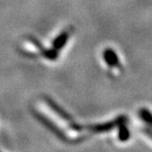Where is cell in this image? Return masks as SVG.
I'll list each match as a JSON object with an SVG mask.
<instances>
[{
	"label": "cell",
	"mask_w": 152,
	"mask_h": 152,
	"mask_svg": "<svg viewBox=\"0 0 152 152\" xmlns=\"http://www.w3.org/2000/svg\"><path fill=\"white\" fill-rule=\"evenodd\" d=\"M37 115L48 129L65 141H81L86 137L88 132H91L89 127L77 124L66 112L50 99L39 103Z\"/></svg>",
	"instance_id": "cell-1"
},
{
	"label": "cell",
	"mask_w": 152,
	"mask_h": 152,
	"mask_svg": "<svg viewBox=\"0 0 152 152\" xmlns=\"http://www.w3.org/2000/svg\"><path fill=\"white\" fill-rule=\"evenodd\" d=\"M104 59H105V61L108 63V65L113 69V72L115 71V69H118V71L121 69L120 60H118V58L117 53H115L113 50H111V48H107V50H105Z\"/></svg>",
	"instance_id": "cell-3"
},
{
	"label": "cell",
	"mask_w": 152,
	"mask_h": 152,
	"mask_svg": "<svg viewBox=\"0 0 152 152\" xmlns=\"http://www.w3.org/2000/svg\"><path fill=\"white\" fill-rule=\"evenodd\" d=\"M69 37H70V32L69 31H64V32H62L59 36H57V37L56 38V39L53 41V50L59 51L63 47H64L66 42H67Z\"/></svg>",
	"instance_id": "cell-4"
},
{
	"label": "cell",
	"mask_w": 152,
	"mask_h": 152,
	"mask_svg": "<svg viewBox=\"0 0 152 152\" xmlns=\"http://www.w3.org/2000/svg\"><path fill=\"white\" fill-rule=\"evenodd\" d=\"M129 137V132L124 126V123H121L120 124V130H118V138L121 141H126Z\"/></svg>",
	"instance_id": "cell-5"
},
{
	"label": "cell",
	"mask_w": 152,
	"mask_h": 152,
	"mask_svg": "<svg viewBox=\"0 0 152 152\" xmlns=\"http://www.w3.org/2000/svg\"><path fill=\"white\" fill-rule=\"evenodd\" d=\"M140 117L143 118L145 121H147L148 124L152 126V115L150 114V112L146 110V109H142L140 111Z\"/></svg>",
	"instance_id": "cell-6"
},
{
	"label": "cell",
	"mask_w": 152,
	"mask_h": 152,
	"mask_svg": "<svg viewBox=\"0 0 152 152\" xmlns=\"http://www.w3.org/2000/svg\"><path fill=\"white\" fill-rule=\"evenodd\" d=\"M21 51L25 56H44L45 50L44 47L39 44L38 39L34 38H28L23 42L21 45Z\"/></svg>",
	"instance_id": "cell-2"
}]
</instances>
